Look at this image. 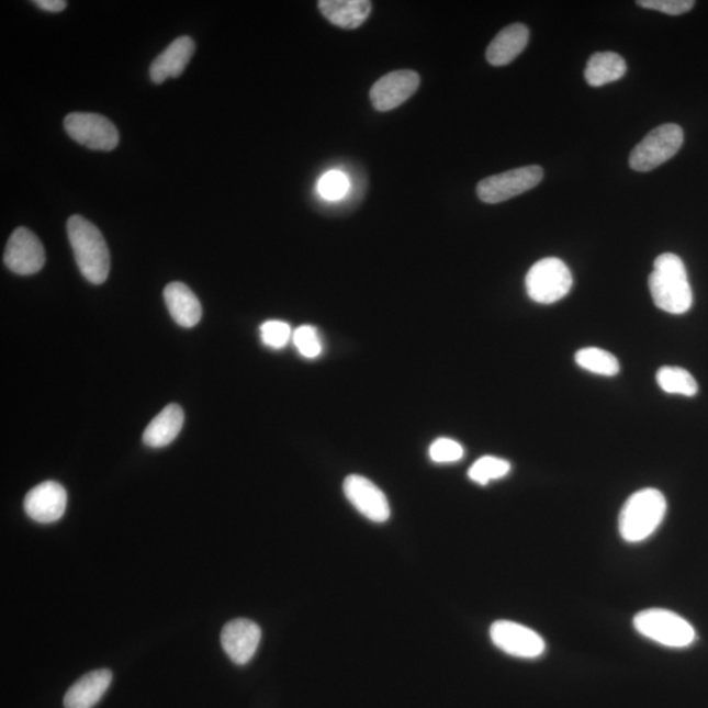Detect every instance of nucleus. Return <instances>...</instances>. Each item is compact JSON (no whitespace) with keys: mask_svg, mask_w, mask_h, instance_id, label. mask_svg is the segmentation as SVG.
<instances>
[{"mask_svg":"<svg viewBox=\"0 0 708 708\" xmlns=\"http://www.w3.org/2000/svg\"><path fill=\"white\" fill-rule=\"evenodd\" d=\"M655 305L665 313L681 315L693 306V290L683 259L674 254L660 255L649 279Z\"/></svg>","mask_w":708,"mask_h":708,"instance_id":"1","label":"nucleus"},{"mask_svg":"<svg viewBox=\"0 0 708 708\" xmlns=\"http://www.w3.org/2000/svg\"><path fill=\"white\" fill-rule=\"evenodd\" d=\"M67 234L79 271L94 285L103 283L111 269L110 249L103 234L90 221L78 214L67 221Z\"/></svg>","mask_w":708,"mask_h":708,"instance_id":"2","label":"nucleus"},{"mask_svg":"<svg viewBox=\"0 0 708 708\" xmlns=\"http://www.w3.org/2000/svg\"><path fill=\"white\" fill-rule=\"evenodd\" d=\"M666 501L655 488L636 492L623 505L619 516V532L626 542L637 543L651 537L663 522Z\"/></svg>","mask_w":708,"mask_h":708,"instance_id":"3","label":"nucleus"},{"mask_svg":"<svg viewBox=\"0 0 708 708\" xmlns=\"http://www.w3.org/2000/svg\"><path fill=\"white\" fill-rule=\"evenodd\" d=\"M633 626L645 638L672 649H685L696 640L694 627L678 614L670 610L640 611L633 618Z\"/></svg>","mask_w":708,"mask_h":708,"instance_id":"4","label":"nucleus"},{"mask_svg":"<svg viewBox=\"0 0 708 708\" xmlns=\"http://www.w3.org/2000/svg\"><path fill=\"white\" fill-rule=\"evenodd\" d=\"M684 144V131L677 124H664L647 134L630 155L633 171L649 172L664 165L679 151Z\"/></svg>","mask_w":708,"mask_h":708,"instance_id":"5","label":"nucleus"},{"mask_svg":"<svg viewBox=\"0 0 708 708\" xmlns=\"http://www.w3.org/2000/svg\"><path fill=\"white\" fill-rule=\"evenodd\" d=\"M525 285L532 301L551 305L570 293L573 279L569 267L561 259L546 258L530 268Z\"/></svg>","mask_w":708,"mask_h":708,"instance_id":"6","label":"nucleus"},{"mask_svg":"<svg viewBox=\"0 0 708 708\" xmlns=\"http://www.w3.org/2000/svg\"><path fill=\"white\" fill-rule=\"evenodd\" d=\"M543 175L542 167L539 166L521 167L494 175L477 184V198L485 204H501L536 188L541 183Z\"/></svg>","mask_w":708,"mask_h":708,"instance_id":"7","label":"nucleus"},{"mask_svg":"<svg viewBox=\"0 0 708 708\" xmlns=\"http://www.w3.org/2000/svg\"><path fill=\"white\" fill-rule=\"evenodd\" d=\"M65 131L90 150L112 151L119 145L117 127L112 121L97 113H71L65 119Z\"/></svg>","mask_w":708,"mask_h":708,"instance_id":"8","label":"nucleus"},{"mask_svg":"<svg viewBox=\"0 0 708 708\" xmlns=\"http://www.w3.org/2000/svg\"><path fill=\"white\" fill-rule=\"evenodd\" d=\"M492 642L510 656L521 659H537L543 655L546 644L539 633L529 627L510 622V620H497L491 626Z\"/></svg>","mask_w":708,"mask_h":708,"instance_id":"9","label":"nucleus"},{"mask_svg":"<svg viewBox=\"0 0 708 708\" xmlns=\"http://www.w3.org/2000/svg\"><path fill=\"white\" fill-rule=\"evenodd\" d=\"M4 265L20 276L35 274L45 265L43 243L29 228L19 227L7 243Z\"/></svg>","mask_w":708,"mask_h":708,"instance_id":"10","label":"nucleus"},{"mask_svg":"<svg viewBox=\"0 0 708 708\" xmlns=\"http://www.w3.org/2000/svg\"><path fill=\"white\" fill-rule=\"evenodd\" d=\"M420 76L413 70H397L377 80L370 90V101L378 112L401 106L419 89Z\"/></svg>","mask_w":708,"mask_h":708,"instance_id":"11","label":"nucleus"},{"mask_svg":"<svg viewBox=\"0 0 708 708\" xmlns=\"http://www.w3.org/2000/svg\"><path fill=\"white\" fill-rule=\"evenodd\" d=\"M344 494L370 521L383 524L390 518L391 509L386 495L368 477L349 475L344 482Z\"/></svg>","mask_w":708,"mask_h":708,"instance_id":"12","label":"nucleus"},{"mask_svg":"<svg viewBox=\"0 0 708 708\" xmlns=\"http://www.w3.org/2000/svg\"><path fill=\"white\" fill-rule=\"evenodd\" d=\"M261 640V629L251 619L238 618L226 623L221 632L222 649L233 663L246 665L255 656Z\"/></svg>","mask_w":708,"mask_h":708,"instance_id":"13","label":"nucleus"},{"mask_svg":"<svg viewBox=\"0 0 708 708\" xmlns=\"http://www.w3.org/2000/svg\"><path fill=\"white\" fill-rule=\"evenodd\" d=\"M66 507V490L53 481L36 485L24 498L25 514L40 524L58 521L65 515Z\"/></svg>","mask_w":708,"mask_h":708,"instance_id":"14","label":"nucleus"},{"mask_svg":"<svg viewBox=\"0 0 708 708\" xmlns=\"http://www.w3.org/2000/svg\"><path fill=\"white\" fill-rule=\"evenodd\" d=\"M195 52V44L189 36L175 40L167 49L155 58L150 67L154 83L161 85L168 78H179L184 72Z\"/></svg>","mask_w":708,"mask_h":708,"instance_id":"15","label":"nucleus"},{"mask_svg":"<svg viewBox=\"0 0 708 708\" xmlns=\"http://www.w3.org/2000/svg\"><path fill=\"white\" fill-rule=\"evenodd\" d=\"M530 32L524 24H512L497 33L485 52V58L492 66H507L528 46Z\"/></svg>","mask_w":708,"mask_h":708,"instance_id":"16","label":"nucleus"},{"mask_svg":"<svg viewBox=\"0 0 708 708\" xmlns=\"http://www.w3.org/2000/svg\"><path fill=\"white\" fill-rule=\"evenodd\" d=\"M113 674L110 670H98L79 678L64 698L65 708H92L103 698L112 684Z\"/></svg>","mask_w":708,"mask_h":708,"instance_id":"17","label":"nucleus"},{"mask_svg":"<svg viewBox=\"0 0 708 708\" xmlns=\"http://www.w3.org/2000/svg\"><path fill=\"white\" fill-rule=\"evenodd\" d=\"M165 301L168 312L179 326L192 328L199 325L202 316L201 303L186 283H168L165 289Z\"/></svg>","mask_w":708,"mask_h":708,"instance_id":"18","label":"nucleus"},{"mask_svg":"<svg viewBox=\"0 0 708 708\" xmlns=\"http://www.w3.org/2000/svg\"><path fill=\"white\" fill-rule=\"evenodd\" d=\"M372 5L369 0H321L318 3L322 15L342 30L359 29L367 22Z\"/></svg>","mask_w":708,"mask_h":708,"instance_id":"19","label":"nucleus"},{"mask_svg":"<svg viewBox=\"0 0 708 708\" xmlns=\"http://www.w3.org/2000/svg\"><path fill=\"white\" fill-rule=\"evenodd\" d=\"M183 425V409L178 404H170L147 425L144 442L150 448H165L175 441Z\"/></svg>","mask_w":708,"mask_h":708,"instance_id":"20","label":"nucleus"},{"mask_svg":"<svg viewBox=\"0 0 708 708\" xmlns=\"http://www.w3.org/2000/svg\"><path fill=\"white\" fill-rule=\"evenodd\" d=\"M627 65L617 53L602 52L593 54L586 65L585 80L592 87H603L617 82L625 76Z\"/></svg>","mask_w":708,"mask_h":708,"instance_id":"21","label":"nucleus"},{"mask_svg":"<svg viewBox=\"0 0 708 708\" xmlns=\"http://www.w3.org/2000/svg\"><path fill=\"white\" fill-rule=\"evenodd\" d=\"M656 380L666 394L694 396L698 393L697 381L683 368L663 367L659 370Z\"/></svg>","mask_w":708,"mask_h":708,"instance_id":"22","label":"nucleus"},{"mask_svg":"<svg viewBox=\"0 0 708 708\" xmlns=\"http://www.w3.org/2000/svg\"><path fill=\"white\" fill-rule=\"evenodd\" d=\"M580 368L591 373L613 377L619 373V362L608 350L599 348L580 349L575 356Z\"/></svg>","mask_w":708,"mask_h":708,"instance_id":"23","label":"nucleus"},{"mask_svg":"<svg viewBox=\"0 0 708 708\" xmlns=\"http://www.w3.org/2000/svg\"><path fill=\"white\" fill-rule=\"evenodd\" d=\"M510 471V463L497 457H482L472 464L469 470V477L472 482L481 485H487L492 481H497L507 476Z\"/></svg>","mask_w":708,"mask_h":708,"instance_id":"24","label":"nucleus"},{"mask_svg":"<svg viewBox=\"0 0 708 708\" xmlns=\"http://www.w3.org/2000/svg\"><path fill=\"white\" fill-rule=\"evenodd\" d=\"M293 342L305 359L314 360L322 355L323 344L318 329L313 326H301L293 333Z\"/></svg>","mask_w":708,"mask_h":708,"instance_id":"25","label":"nucleus"},{"mask_svg":"<svg viewBox=\"0 0 708 708\" xmlns=\"http://www.w3.org/2000/svg\"><path fill=\"white\" fill-rule=\"evenodd\" d=\"M260 337L267 347L282 349L293 339V330L286 322L268 321L260 327Z\"/></svg>","mask_w":708,"mask_h":708,"instance_id":"26","label":"nucleus"},{"mask_svg":"<svg viewBox=\"0 0 708 708\" xmlns=\"http://www.w3.org/2000/svg\"><path fill=\"white\" fill-rule=\"evenodd\" d=\"M463 456L462 445L451 438H438L429 448L430 460L436 463H454L461 461Z\"/></svg>","mask_w":708,"mask_h":708,"instance_id":"27","label":"nucleus"},{"mask_svg":"<svg viewBox=\"0 0 708 708\" xmlns=\"http://www.w3.org/2000/svg\"><path fill=\"white\" fill-rule=\"evenodd\" d=\"M319 193L329 201L340 200L349 191V180L340 171H329L319 180Z\"/></svg>","mask_w":708,"mask_h":708,"instance_id":"28","label":"nucleus"},{"mask_svg":"<svg viewBox=\"0 0 708 708\" xmlns=\"http://www.w3.org/2000/svg\"><path fill=\"white\" fill-rule=\"evenodd\" d=\"M638 5L647 10L666 13V15L678 16L692 11L696 2L693 0H639Z\"/></svg>","mask_w":708,"mask_h":708,"instance_id":"29","label":"nucleus"},{"mask_svg":"<svg viewBox=\"0 0 708 708\" xmlns=\"http://www.w3.org/2000/svg\"><path fill=\"white\" fill-rule=\"evenodd\" d=\"M35 4L38 9L49 12H60L64 11L67 7L65 0H37Z\"/></svg>","mask_w":708,"mask_h":708,"instance_id":"30","label":"nucleus"}]
</instances>
